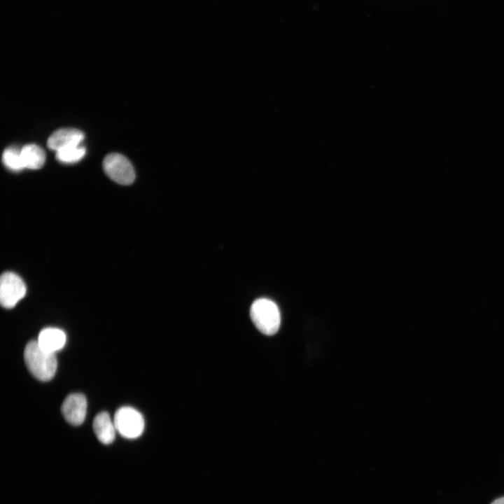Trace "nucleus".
<instances>
[{"label": "nucleus", "mask_w": 504, "mask_h": 504, "mask_svg": "<svg viewBox=\"0 0 504 504\" xmlns=\"http://www.w3.org/2000/svg\"><path fill=\"white\" fill-rule=\"evenodd\" d=\"M24 359L28 370L38 380L49 381L56 372L55 354L43 349L37 341H31L26 345Z\"/></svg>", "instance_id": "nucleus-1"}, {"label": "nucleus", "mask_w": 504, "mask_h": 504, "mask_svg": "<svg viewBox=\"0 0 504 504\" xmlns=\"http://www.w3.org/2000/svg\"><path fill=\"white\" fill-rule=\"evenodd\" d=\"M250 316L256 328L262 334L273 335L279 330L280 312L275 302L270 299L255 300L250 309Z\"/></svg>", "instance_id": "nucleus-2"}, {"label": "nucleus", "mask_w": 504, "mask_h": 504, "mask_svg": "<svg viewBox=\"0 0 504 504\" xmlns=\"http://www.w3.org/2000/svg\"><path fill=\"white\" fill-rule=\"evenodd\" d=\"M114 424L117 432L122 437L134 439L144 430V419L141 414L130 407L119 408L114 415Z\"/></svg>", "instance_id": "nucleus-3"}, {"label": "nucleus", "mask_w": 504, "mask_h": 504, "mask_svg": "<svg viewBox=\"0 0 504 504\" xmlns=\"http://www.w3.org/2000/svg\"><path fill=\"white\" fill-rule=\"evenodd\" d=\"M106 174L115 182L130 185L135 178L134 167L129 160L119 153L107 155L103 160Z\"/></svg>", "instance_id": "nucleus-4"}, {"label": "nucleus", "mask_w": 504, "mask_h": 504, "mask_svg": "<svg viewBox=\"0 0 504 504\" xmlns=\"http://www.w3.org/2000/svg\"><path fill=\"white\" fill-rule=\"evenodd\" d=\"M26 286L22 279L13 272H5L0 280V301L5 308H12L24 298Z\"/></svg>", "instance_id": "nucleus-5"}, {"label": "nucleus", "mask_w": 504, "mask_h": 504, "mask_svg": "<svg viewBox=\"0 0 504 504\" xmlns=\"http://www.w3.org/2000/svg\"><path fill=\"white\" fill-rule=\"evenodd\" d=\"M62 414L65 420L73 426H79L84 421L87 412V401L81 393H71L64 400Z\"/></svg>", "instance_id": "nucleus-6"}, {"label": "nucleus", "mask_w": 504, "mask_h": 504, "mask_svg": "<svg viewBox=\"0 0 504 504\" xmlns=\"http://www.w3.org/2000/svg\"><path fill=\"white\" fill-rule=\"evenodd\" d=\"M84 139V134L74 128H63L54 132L47 141L50 150L57 151L66 147L80 145Z\"/></svg>", "instance_id": "nucleus-7"}, {"label": "nucleus", "mask_w": 504, "mask_h": 504, "mask_svg": "<svg viewBox=\"0 0 504 504\" xmlns=\"http://www.w3.org/2000/svg\"><path fill=\"white\" fill-rule=\"evenodd\" d=\"M92 427L100 442L108 444L114 441L117 430L113 420L107 412L99 413L94 419Z\"/></svg>", "instance_id": "nucleus-8"}, {"label": "nucleus", "mask_w": 504, "mask_h": 504, "mask_svg": "<svg viewBox=\"0 0 504 504\" xmlns=\"http://www.w3.org/2000/svg\"><path fill=\"white\" fill-rule=\"evenodd\" d=\"M66 339V334L61 329L46 328L40 332L37 342L43 349L55 354L64 347Z\"/></svg>", "instance_id": "nucleus-9"}, {"label": "nucleus", "mask_w": 504, "mask_h": 504, "mask_svg": "<svg viewBox=\"0 0 504 504\" xmlns=\"http://www.w3.org/2000/svg\"><path fill=\"white\" fill-rule=\"evenodd\" d=\"M21 157L24 168L36 169L41 168L46 160L43 150L35 144H28L21 149Z\"/></svg>", "instance_id": "nucleus-10"}, {"label": "nucleus", "mask_w": 504, "mask_h": 504, "mask_svg": "<svg viewBox=\"0 0 504 504\" xmlns=\"http://www.w3.org/2000/svg\"><path fill=\"white\" fill-rule=\"evenodd\" d=\"M85 154V147L75 145L56 151V159L64 163H74L80 160Z\"/></svg>", "instance_id": "nucleus-11"}, {"label": "nucleus", "mask_w": 504, "mask_h": 504, "mask_svg": "<svg viewBox=\"0 0 504 504\" xmlns=\"http://www.w3.org/2000/svg\"><path fill=\"white\" fill-rule=\"evenodd\" d=\"M4 165L12 171L18 172L24 168L21 157V150L14 147L6 148L2 155Z\"/></svg>", "instance_id": "nucleus-12"}, {"label": "nucleus", "mask_w": 504, "mask_h": 504, "mask_svg": "<svg viewBox=\"0 0 504 504\" xmlns=\"http://www.w3.org/2000/svg\"><path fill=\"white\" fill-rule=\"evenodd\" d=\"M491 504H504V497L496 499Z\"/></svg>", "instance_id": "nucleus-13"}]
</instances>
